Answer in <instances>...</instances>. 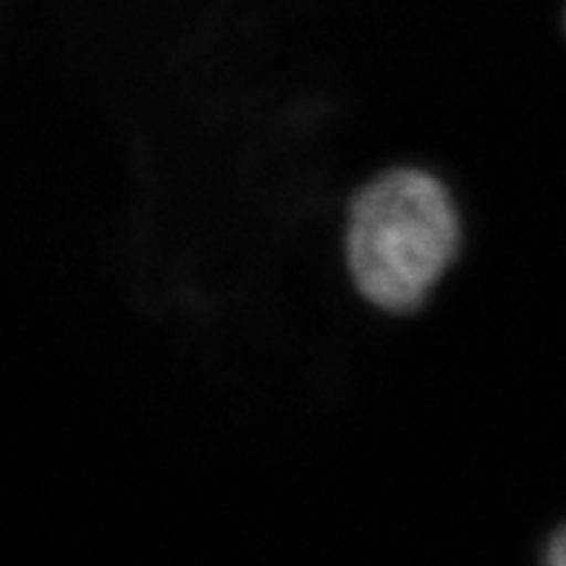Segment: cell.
I'll return each instance as SVG.
<instances>
[{"instance_id": "7a4b0ae2", "label": "cell", "mask_w": 566, "mask_h": 566, "mask_svg": "<svg viewBox=\"0 0 566 566\" xmlns=\"http://www.w3.org/2000/svg\"><path fill=\"white\" fill-rule=\"evenodd\" d=\"M546 562L554 566H566V527H562L554 537H551Z\"/></svg>"}, {"instance_id": "6da1fadb", "label": "cell", "mask_w": 566, "mask_h": 566, "mask_svg": "<svg viewBox=\"0 0 566 566\" xmlns=\"http://www.w3.org/2000/svg\"><path fill=\"white\" fill-rule=\"evenodd\" d=\"M459 212L436 176L401 168L359 192L346 260L359 294L388 313L420 307L459 252Z\"/></svg>"}]
</instances>
